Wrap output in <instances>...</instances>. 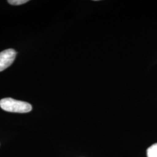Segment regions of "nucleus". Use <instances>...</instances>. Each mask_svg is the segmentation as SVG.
Segmentation results:
<instances>
[{"mask_svg":"<svg viewBox=\"0 0 157 157\" xmlns=\"http://www.w3.org/2000/svg\"><path fill=\"white\" fill-rule=\"evenodd\" d=\"M147 157H157V143L150 146L147 150Z\"/></svg>","mask_w":157,"mask_h":157,"instance_id":"nucleus-3","label":"nucleus"},{"mask_svg":"<svg viewBox=\"0 0 157 157\" xmlns=\"http://www.w3.org/2000/svg\"><path fill=\"white\" fill-rule=\"evenodd\" d=\"M0 107L6 111L17 113H27L32 109V106L29 103L11 98L2 99L0 101Z\"/></svg>","mask_w":157,"mask_h":157,"instance_id":"nucleus-1","label":"nucleus"},{"mask_svg":"<svg viewBox=\"0 0 157 157\" xmlns=\"http://www.w3.org/2000/svg\"><path fill=\"white\" fill-rule=\"evenodd\" d=\"M28 0H9L8 2L13 6H19L28 2Z\"/></svg>","mask_w":157,"mask_h":157,"instance_id":"nucleus-4","label":"nucleus"},{"mask_svg":"<svg viewBox=\"0 0 157 157\" xmlns=\"http://www.w3.org/2000/svg\"><path fill=\"white\" fill-rule=\"evenodd\" d=\"M17 55L13 49H7L0 52V72L9 67L13 62Z\"/></svg>","mask_w":157,"mask_h":157,"instance_id":"nucleus-2","label":"nucleus"}]
</instances>
